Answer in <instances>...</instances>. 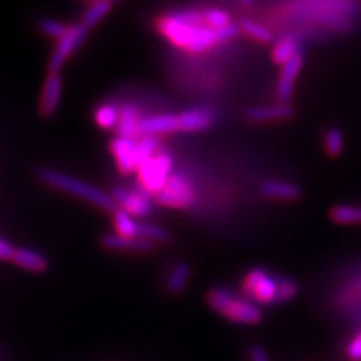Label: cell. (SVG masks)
I'll use <instances>...</instances> for the list:
<instances>
[{
    "label": "cell",
    "mask_w": 361,
    "mask_h": 361,
    "mask_svg": "<svg viewBox=\"0 0 361 361\" xmlns=\"http://www.w3.org/2000/svg\"><path fill=\"white\" fill-rule=\"evenodd\" d=\"M62 98V77L59 73H49L45 77L39 109L44 116H51L58 110Z\"/></svg>",
    "instance_id": "13"
},
{
    "label": "cell",
    "mask_w": 361,
    "mask_h": 361,
    "mask_svg": "<svg viewBox=\"0 0 361 361\" xmlns=\"http://www.w3.org/2000/svg\"><path fill=\"white\" fill-rule=\"evenodd\" d=\"M248 354H250V361H271L267 351L261 345H253Z\"/></svg>",
    "instance_id": "34"
},
{
    "label": "cell",
    "mask_w": 361,
    "mask_h": 361,
    "mask_svg": "<svg viewBox=\"0 0 361 361\" xmlns=\"http://www.w3.org/2000/svg\"><path fill=\"white\" fill-rule=\"evenodd\" d=\"M111 197L115 199L121 209L127 211L133 217H146L152 212V203L148 197L140 193H131L123 187H113Z\"/></svg>",
    "instance_id": "8"
},
{
    "label": "cell",
    "mask_w": 361,
    "mask_h": 361,
    "mask_svg": "<svg viewBox=\"0 0 361 361\" xmlns=\"http://www.w3.org/2000/svg\"><path fill=\"white\" fill-rule=\"evenodd\" d=\"M119 113H121V107L111 103H106L97 109L95 121L101 128H106V130L116 128L119 122Z\"/></svg>",
    "instance_id": "25"
},
{
    "label": "cell",
    "mask_w": 361,
    "mask_h": 361,
    "mask_svg": "<svg viewBox=\"0 0 361 361\" xmlns=\"http://www.w3.org/2000/svg\"><path fill=\"white\" fill-rule=\"evenodd\" d=\"M300 45H301L300 37L288 35V37H283L281 39H279L273 49V61L283 66L290 59L295 58L297 54L301 53Z\"/></svg>",
    "instance_id": "18"
},
{
    "label": "cell",
    "mask_w": 361,
    "mask_h": 361,
    "mask_svg": "<svg viewBox=\"0 0 361 361\" xmlns=\"http://www.w3.org/2000/svg\"><path fill=\"white\" fill-rule=\"evenodd\" d=\"M179 130V116L169 115H154L140 119L139 123V134L140 135H157L158 134H169Z\"/></svg>",
    "instance_id": "15"
},
{
    "label": "cell",
    "mask_w": 361,
    "mask_h": 361,
    "mask_svg": "<svg viewBox=\"0 0 361 361\" xmlns=\"http://www.w3.org/2000/svg\"><path fill=\"white\" fill-rule=\"evenodd\" d=\"M113 8V4L109 2V0H97V2L90 4V6L86 9V13L83 16L82 25L87 29L95 27L98 23L103 20Z\"/></svg>",
    "instance_id": "22"
},
{
    "label": "cell",
    "mask_w": 361,
    "mask_h": 361,
    "mask_svg": "<svg viewBox=\"0 0 361 361\" xmlns=\"http://www.w3.org/2000/svg\"><path fill=\"white\" fill-rule=\"evenodd\" d=\"M158 203L169 208H187L195 200V191L190 180L180 173H172L166 187L157 195Z\"/></svg>",
    "instance_id": "6"
},
{
    "label": "cell",
    "mask_w": 361,
    "mask_h": 361,
    "mask_svg": "<svg viewBox=\"0 0 361 361\" xmlns=\"http://www.w3.org/2000/svg\"><path fill=\"white\" fill-rule=\"evenodd\" d=\"M302 66H304V56L302 53H300L288 63H285L283 68H281V73L277 80V89H276L277 99L280 103H288V101L292 98L293 87H295V82L302 70Z\"/></svg>",
    "instance_id": "10"
},
{
    "label": "cell",
    "mask_w": 361,
    "mask_h": 361,
    "mask_svg": "<svg viewBox=\"0 0 361 361\" xmlns=\"http://www.w3.org/2000/svg\"><path fill=\"white\" fill-rule=\"evenodd\" d=\"M38 27L44 33V35L51 37L58 41L61 38H63L68 33V30H70V26H66L62 21L53 20V18H41L38 21Z\"/></svg>",
    "instance_id": "29"
},
{
    "label": "cell",
    "mask_w": 361,
    "mask_h": 361,
    "mask_svg": "<svg viewBox=\"0 0 361 361\" xmlns=\"http://www.w3.org/2000/svg\"><path fill=\"white\" fill-rule=\"evenodd\" d=\"M293 116V109L288 103L269 104V106H257L245 111V118L250 122L264 123L274 121H286Z\"/></svg>",
    "instance_id": "14"
},
{
    "label": "cell",
    "mask_w": 361,
    "mask_h": 361,
    "mask_svg": "<svg viewBox=\"0 0 361 361\" xmlns=\"http://www.w3.org/2000/svg\"><path fill=\"white\" fill-rule=\"evenodd\" d=\"M203 18H205L207 26H209L214 30L231 25V16L226 13V11L217 8H209L207 11H203Z\"/></svg>",
    "instance_id": "30"
},
{
    "label": "cell",
    "mask_w": 361,
    "mask_h": 361,
    "mask_svg": "<svg viewBox=\"0 0 361 361\" xmlns=\"http://www.w3.org/2000/svg\"><path fill=\"white\" fill-rule=\"evenodd\" d=\"M87 27H85L82 23L80 25H73L70 26V30H68L66 35L61 38L56 44V49L51 53V58L49 61V71L50 73H59L62 70V66L68 61V58L80 47L82 42L87 37Z\"/></svg>",
    "instance_id": "7"
},
{
    "label": "cell",
    "mask_w": 361,
    "mask_h": 361,
    "mask_svg": "<svg viewBox=\"0 0 361 361\" xmlns=\"http://www.w3.org/2000/svg\"><path fill=\"white\" fill-rule=\"evenodd\" d=\"M330 217L338 224H358L361 223V207L338 205L331 209Z\"/></svg>",
    "instance_id": "26"
},
{
    "label": "cell",
    "mask_w": 361,
    "mask_h": 361,
    "mask_svg": "<svg viewBox=\"0 0 361 361\" xmlns=\"http://www.w3.org/2000/svg\"><path fill=\"white\" fill-rule=\"evenodd\" d=\"M281 277L269 274L264 268H255L244 279V292L253 302L277 304Z\"/></svg>",
    "instance_id": "4"
},
{
    "label": "cell",
    "mask_w": 361,
    "mask_h": 361,
    "mask_svg": "<svg viewBox=\"0 0 361 361\" xmlns=\"http://www.w3.org/2000/svg\"><path fill=\"white\" fill-rule=\"evenodd\" d=\"M158 30L180 49L203 51L217 44L216 30L207 26L200 11H179L158 21Z\"/></svg>",
    "instance_id": "1"
},
{
    "label": "cell",
    "mask_w": 361,
    "mask_h": 361,
    "mask_svg": "<svg viewBox=\"0 0 361 361\" xmlns=\"http://www.w3.org/2000/svg\"><path fill=\"white\" fill-rule=\"evenodd\" d=\"M17 248H14L8 241L0 238V259H5V261H13Z\"/></svg>",
    "instance_id": "33"
},
{
    "label": "cell",
    "mask_w": 361,
    "mask_h": 361,
    "mask_svg": "<svg viewBox=\"0 0 361 361\" xmlns=\"http://www.w3.org/2000/svg\"><path fill=\"white\" fill-rule=\"evenodd\" d=\"M110 149H111L113 155H115L118 167L122 173H131L133 171H137V164H135L137 142H135L134 139L118 135L116 139L111 140Z\"/></svg>",
    "instance_id": "12"
},
{
    "label": "cell",
    "mask_w": 361,
    "mask_h": 361,
    "mask_svg": "<svg viewBox=\"0 0 361 361\" xmlns=\"http://www.w3.org/2000/svg\"><path fill=\"white\" fill-rule=\"evenodd\" d=\"M240 30V25H233V23H231V25L216 30V39L217 42H226L229 39H233L235 37H238Z\"/></svg>",
    "instance_id": "31"
},
{
    "label": "cell",
    "mask_w": 361,
    "mask_h": 361,
    "mask_svg": "<svg viewBox=\"0 0 361 361\" xmlns=\"http://www.w3.org/2000/svg\"><path fill=\"white\" fill-rule=\"evenodd\" d=\"M346 355L349 360L353 361H358L361 360V330L358 331V334L349 342L348 348H346Z\"/></svg>",
    "instance_id": "32"
},
{
    "label": "cell",
    "mask_w": 361,
    "mask_h": 361,
    "mask_svg": "<svg viewBox=\"0 0 361 361\" xmlns=\"http://www.w3.org/2000/svg\"><path fill=\"white\" fill-rule=\"evenodd\" d=\"M113 223H115L116 233L128 236V238H140V223L135 221V219L127 211L118 208L113 212Z\"/></svg>",
    "instance_id": "21"
},
{
    "label": "cell",
    "mask_w": 361,
    "mask_h": 361,
    "mask_svg": "<svg viewBox=\"0 0 361 361\" xmlns=\"http://www.w3.org/2000/svg\"><path fill=\"white\" fill-rule=\"evenodd\" d=\"M139 115L137 110L133 104H123L121 107L119 113V122H118V133L122 137H131L134 139L135 135H139Z\"/></svg>",
    "instance_id": "19"
},
{
    "label": "cell",
    "mask_w": 361,
    "mask_h": 361,
    "mask_svg": "<svg viewBox=\"0 0 361 361\" xmlns=\"http://www.w3.org/2000/svg\"><path fill=\"white\" fill-rule=\"evenodd\" d=\"M109 2H111V4H121L122 0H109Z\"/></svg>",
    "instance_id": "36"
},
{
    "label": "cell",
    "mask_w": 361,
    "mask_h": 361,
    "mask_svg": "<svg viewBox=\"0 0 361 361\" xmlns=\"http://www.w3.org/2000/svg\"><path fill=\"white\" fill-rule=\"evenodd\" d=\"M324 148H325V152L330 157L341 155L345 148V137H343L342 130H338L336 127L326 130L324 135Z\"/></svg>",
    "instance_id": "27"
},
{
    "label": "cell",
    "mask_w": 361,
    "mask_h": 361,
    "mask_svg": "<svg viewBox=\"0 0 361 361\" xmlns=\"http://www.w3.org/2000/svg\"><path fill=\"white\" fill-rule=\"evenodd\" d=\"M191 277V268L187 262H180L175 265V268L171 271L167 280H166V289L172 295H179L180 292H184L185 286L188 285Z\"/></svg>",
    "instance_id": "20"
},
{
    "label": "cell",
    "mask_w": 361,
    "mask_h": 361,
    "mask_svg": "<svg viewBox=\"0 0 361 361\" xmlns=\"http://www.w3.org/2000/svg\"><path fill=\"white\" fill-rule=\"evenodd\" d=\"M85 2H90V4H94V2H97V0H85Z\"/></svg>",
    "instance_id": "37"
},
{
    "label": "cell",
    "mask_w": 361,
    "mask_h": 361,
    "mask_svg": "<svg viewBox=\"0 0 361 361\" xmlns=\"http://www.w3.org/2000/svg\"><path fill=\"white\" fill-rule=\"evenodd\" d=\"M172 169L173 157L171 152L160 151L157 155H154L151 160H148L137 169L143 188L148 190L149 193H160L166 187L167 180L172 176Z\"/></svg>",
    "instance_id": "5"
},
{
    "label": "cell",
    "mask_w": 361,
    "mask_h": 361,
    "mask_svg": "<svg viewBox=\"0 0 361 361\" xmlns=\"http://www.w3.org/2000/svg\"><path fill=\"white\" fill-rule=\"evenodd\" d=\"M217 119V113L211 107L199 106L188 109L179 115V130L185 133H196L208 130Z\"/></svg>",
    "instance_id": "9"
},
{
    "label": "cell",
    "mask_w": 361,
    "mask_h": 361,
    "mask_svg": "<svg viewBox=\"0 0 361 361\" xmlns=\"http://www.w3.org/2000/svg\"><path fill=\"white\" fill-rule=\"evenodd\" d=\"M208 306L235 324L256 325L264 319L261 307L252 300L236 297L229 289L217 286L207 293Z\"/></svg>",
    "instance_id": "2"
},
{
    "label": "cell",
    "mask_w": 361,
    "mask_h": 361,
    "mask_svg": "<svg viewBox=\"0 0 361 361\" xmlns=\"http://www.w3.org/2000/svg\"><path fill=\"white\" fill-rule=\"evenodd\" d=\"M160 152V142L155 135H143L142 140L137 142V152H135V164L137 169L145 164L154 155Z\"/></svg>",
    "instance_id": "23"
},
{
    "label": "cell",
    "mask_w": 361,
    "mask_h": 361,
    "mask_svg": "<svg viewBox=\"0 0 361 361\" xmlns=\"http://www.w3.org/2000/svg\"><path fill=\"white\" fill-rule=\"evenodd\" d=\"M101 245L107 250L116 252H134V253H149L155 248V243L143 238H128L119 233H106L101 238Z\"/></svg>",
    "instance_id": "11"
},
{
    "label": "cell",
    "mask_w": 361,
    "mask_h": 361,
    "mask_svg": "<svg viewBox=\"0 0 361 361\" xmlns=\"http://www.w3.org/2000/svg\"><path fill=\"white\" fill-rule=\"evenodd\" d=\"M240 29L245 33L247 37L253 38L257 42H262V44H269L271 41L274 39L273 33H271L269 29H267L265 26L259 25V23L250 20V18H243L240 21Z\"/></svg>",
    "instance_id": "24"
},
{
    "label": "cell",
    "mask_w": 361,
    "mask_h": 361,
    "mask_svg": "<svg viewBox=\"0 0 361 361\" xmlns=\"http://www.w3.org/2000/svg\"><path fill=\"white\" fill-rule=\"evenodd\" d=\"M255 2H256V0H241V4L244 6H252Z\"/></svg>",
    "instance_id": "35"
},
{
    "label": "cell",
    "mask_w": 361,
    "mask_h": 361,
    "mask_svg": "<svg viewBox=\"0 0 361 361\" xmlns=\"http://www.w3.org/2000/svg\"><path fill=\"white\" fill-rule=\"evenodd\" d=\"M38 178L45 185L66 191V193H70L73 196L94 203V205H97L101 209L115 212L119 208L115 199L111 197V195H107L106 191L90 185L85 183V180L74 178L71 175L53 171V169H41L38 172Z\"/></svg>",
    "instance_id": "3"
},
{
    "label": "cell",
    "mask_w": 361,
    "mask_h": 361,
    "mask_svg": "<svg viewBox=\"0 0 361 361\" xmlns=\"http://www.w3.org/2000/svg\"><path fill=\"white\" fill-rule=\"evenodd\" d=\"M139 236L143 240H149L152 243H169L172 240L171 232L160 228V226L149 224V223H140Z\"/></svg>",
    "instance_id": "28"
},
{
    "label": "cell",
    "mask_w": 361,
    "mask_h": 361,
    "mask_svg": "<svg viewBox=\"0 0 361 361\" xmlns=\"http://www.w3.org/2000/svg\"><path fill=\"white\" fill-rule=\"evenodd\" d=\"M13 261L16 265L30 271V273H42L49 267V261L45 256L39 252L30 250V248H17Z\"/></svg>",
    "instance_id": "17"
},
{
    "label": "cell",
    "mask_w": 361,
    "mask_h": 361,
    "mask_svg": "<svg viewBox=\"0 0 361 361\" xmlns=\"http://www.w3.org/2000/svg\"><path fill=\"white\" fill-rule=\"evenodd\" d=\"M261 193L269 199L277 200H297L301 196V190L292 183L281 180H265L261 185Z\"/></svg>",
    "instance_id": "16"
}]
</instances>
